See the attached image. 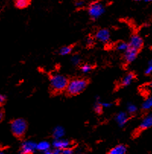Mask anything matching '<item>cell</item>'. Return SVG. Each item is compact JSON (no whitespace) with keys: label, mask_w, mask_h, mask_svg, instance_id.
Segmentation results:
<instances>
[{"label":"cell","mask_w":152,"mask_h":154,"mask_svg":"<svg viewBox=\"0 0 152 154\" xmlns=\"http://www.w3.org/2000/svg\"><path fill=\"white\" fill-rule=\"evenodd\" d=\"M90 83V79L85 77H76L69 81L66 89V95L69 97L76 96L84 92Z\"/></svg>","instance_id":"1"},{"label":"cell","mask_w":152,"mask_h":154,"mask_svg":"<svg viewBox=\"0 0 152 154\" xmlns=\"http://www.w3.org/2000/svg\"><path fill=\"white\" fill-rule=\"evenodd\" d=\"M69 79L60 74L52 75L49 78V91L52 95H58L65 92Z\"/></svg>","instance_id":"2"},{"label":"cell","mask_w":152,"mask_h":154,"mask_svg":"<svg viewBox=\"0 0 152 154\" xmlns=\"http://www.w3.org/2000/svg\"><path fill=\"white\" fill-rule=\"evenodd\" d=\"M11 130L14 136L21 139L26 134L28 130V123L23 118H17L11 122Z\"/></svg>","instance_id":"3"},{"label":"cell","mask_w":152,"mask_h":154,"mask_svg":"<svg viewBox=\"0 0 152 154\" xmlns=\"http://www.w3.org/2000/svg\"><path fill=\"white\" fill-rule=\"evenodd\" d=\"M152 125V117L151 115H149L145 118L144 120L142 121V122L140 124L139 127L137 128V129L133 132V136L134 137H139L141 134L142 133L143 131H145V130L148 129L151 127Z\"/></svg>","instance_id":"4"},{"label":"cell","mask_w":152,"mask_h":154,"mask_svg":"<svg viewBox=\"0 0 152 154\" xmlns=\"http://www.w3.org/2000/svg\"><path fill=\"white\" fill-rule=\"evenodd\" d=\"M103 12H104V8L103 5L99 2H94L89 6L88 13L92 18H97Z\"/></svg>","instance_id":"5"},{"label":"cell","mask_w":152,"mask_h":154,"mask_svg":"<svg viewBox=\"0 0 152 154\" xmlns=\"http://www.w3.org/2000/svg\"><path fill=\"white\" fill-rule=\"evenodd\" d=\"M128 45H129V48H133V49L136 50L139 53L144 47V41L139 35H132Z\"/></svg>","instance_id":"6"},{"label":"cell","mask_w":152,"mask_h":154,"mask_svg":"<svg viewBox=\"0 0 152 154\" xmlns=\"http://www.w3.org/2000/svg\"><path fill=\"white\" fill-rule=\"evenodd\" d=\"M139 54V53L136 50L128 48V49L125 51L124 55H123V62L125 63L126 66H128L129 64L133 63L137 58Z\"/></svg>","instance_id":"7"},{"label":"cell","mask_w":152,"mask_h":154,"mask_svg":"<svg viewBox=\"0 0 152 154\" xmlns=\"http://www.w3.org/2000/svg\"><path fill=\"white\" fill-rule=\"evenodd\" d=\"M37 144L32 141H25L21 144L20 154H33L36 150Z\"/></svg>","instance_id":"8"},{"label":"cell","mask_w":152,"mask_h":154,"mask_svg":"<svg viewBox=\"0 0 152 154\" xmlns=\"http://www.w3.org/2000/svg\"><path fill=\"white\" fill-rule=\"evenodd\" d=\"M136 77L137 76H136V73L134 72H129L122 79V80L120 81V82L118 85V87H119V89H121V88H123V87L128 86L136 79Z\"/></svg>","instance_id":"9"},{"label":"cell","mask_w":152,"mask_h":154,"mask_svg":"<svg viewBox=\"0 0 152 154\" xmlns=\"http://www.w3.org/2000/svg\"><path fill=\"white\" fill-rule=\"evenodd\" d=\"M110 38V34L109 30L106 28H102L99 31H97L96 35H95V38L98 40L99 41H101L103 43H106L109 41Z\"/></svg>","instance_id":"10"},{"label":"cell","mask_w":152,"mask_h":154,"mask_svg":"<svg viewBox=\"0 0 152 154\" xmlns=\"http://www.w3.org/2000/svg\"><path fill=\"white\" fill-rule=\"evenodd\" d=\"M71 145L70 141L67 140H62V139H57L53 142V146L54 148L58 149H66V148L69 147Z\"/></svg>","instance_id":"11"},{"label":"cell","mask_w":152,"mask_h":154,"mask_svg":"<svg viewBox=\"0 0 152 154\" xmlns=\"http://www.w3.org/2000/svg\"><path fill=\"white\" fill-rule=\"evenodd\" d=\"M126 151H127V146L126 145L119 144L112 148L107 154H126Z\"/></svg>","instance_id":"12"},{"label":"cell","mask_w":152,"mask_h":154,"mask_svg":"<svg viewBox=\"0 0 152 154\" xmlns=\"http://www.w3.org/2000/svg\"><path fill=\"white\" fill-rule=\"evenodd\" d=\"M129 117L128 116V115L124 112H121V113L118 114V115L116 116V122H118L119 125L120 127H123V125H126L127 123V122L129 121Z\"/></svg>","instance_id":"13"},{"label":"cell","mask_w":152,"mask_h":154,"mask_svg":"<svg viewBox=\"0 0 152 154\" xmlns=\"http://www.w3.org/2000/svg\"><path fill=\"white\" fill-rule=\"evenodd\" d=\"M15 6L19 9H24L31 4V0H14Z\"/></svg>","instance_id":"14"},{"label":"cell","mask_w":152,"mask_h":154,"mask_svg":"<svg viewBox=\"0 0 152 154\" xmlns=\"http://www.w3.org/2000/svg\"><path fill=\"white\" fill-rule=\"evenodd\" d=\"M36 149L37 150L45 152V151L50 149V144L48 142H46V141H42V142L39 143L37 144Z\"/></svg>","instance_id":"15"},{"label":"cell","mask_w":152,"mask_h":154,"mask_svg":"<svg viewBox=\"0 0 152 154\" xmlns=\"http://www.w3.org/2000/svg\"><path fill=\"white\" fill-rule=\"evenodd\" d=\"M74 47H75V45L62 47V48L60 49V51H59V54H60V55H62V56L68 55V54L72 53V51H73L74 49Z\"/></svg>","instance_id":"16"},{"label":"cell","mask_w":152,"mask_h":154,"mask_svg":"<svg viewBox=\"0 0 152 154\" xmlns=\"http://www.w3.org/2000/svg\"><path fill=\"white\" fill-rule=\"evenodd\" d=\"M65 134V131L62 128H56V129L53 131V133H52V136L53 137L55 138V140H57V139H60L62 136L64 135Z\"/></svg>","instance_id":"17"},{"label":"cell","mask_w":152,"mask_h":154,"mask_svg":"<svg viewBox=\"0 0 152 154\" xmlns=\"http://www.w3.org/2000/svg\"><path fill=\"white\" fill-rule=\"evenodd\" d=\"M152 106V98H148V99H146L144 102H143L142 105V112H148L151 108Z\"/></svg>","instance_id":"18"},{"label":"cell","mask_w":152,"mask_h":154,"mask_svg":"<svg viewBox=\"0 0 152 154\" xmlns=\"http://www.w3.org/2000/svg\"><path fill=\"white\" fill-rule=\"evenodd\" d=\"M95 68L94 65H91V64H88V63H85L84 65L81 66L80 69L83 72L86 73V72H91V71L93 70Z\"/></svg>","instance_id":"19"},{"label":"cell","mask_w":152,"mask_h":154,"mask_svg":"<svg viewBox=\"0 0 152 154\" xmlns=\"http://www.w3.org/2000/svg\"><path fill=\"white\" fill-rule=\"evenodd\" d=\"M129 48V45L127 43L123 42V41H119L116 44V49L117 51H126Z\"/></svg>","instance_id":"20"},{"label":"cell","mask_w":152,"mask_h":154,"mask_svg":"<svg viewBox=\"0 0 152 154\" xmlns=\"http://www.w3.org/2000/svg\"><path fill=\"white\" fill-rule=\"evenodd\" d=\"M94 112L97 115H101L103 113V105L100 103H97L94 106Z\"/></svg>","instance_id":"21"},{"label":"cell","mask_w":152,"mask_h":154,"mask_svg":"<svg viewBox=\"0 0 152 154\" xmlns=\"http://www.w3.org/2000/svg\"><path fill=\"white\" fill-rule=\"evenodd\" d=\"M128 111H129L130 115L133 116V115H134L135 113L137 112V108H136V107L134 105H130L128 107Z\"/></svg>","instance_id":"22"},{"label":"cell","mask_w":152,"mask_h":154,"mask_svg":"<svg viewBox=\"0 0 152 154\" xmlns=\"http://www.w3.org/2000/svg\"><path fill=\"white\" fill-rule=\"evenodd\" d=\"M60 154H74V150L71 148L68 147L66 149H62L60 152Z\"/></svg>","instance_id":"23"},{"label":"cell","mask_w":152,"mask_h":154,"mask_svg":"<svg viewBox=\"0 0 152 154\" xmlns=\"http://www.w3.org/2000/svg\"><path fill=\"white\" fill-rule=\"evenodd\" d=\"M61 150L60 149H55L53 150H50V149H48V150L45 151L44 154H60Z\"/></svg>","instance_id":"24"},{"label":"cell","mask_w":152,"mask_h":154,"mask_svg":"<svg viewBox=\"0 0 152 154\" xmlns=\"http://www.w3.org/2000/svg\"><path fill=\"white\" fill-rule=\"evenodd\" d=\"M5 100H6V98H5V95L0 94V105H4V103L5 102Z\"/></svg>","instance_id":"25"},{"label":"cell","mask_w":152,"mask_h":154,"mask_svg":"<svg viewBox=\"0 0 152 154\" xmlns=\"http://www.w3.org/2000/svg\"><path fill=\"white\" fill-rule=\"evenodd\" d=\"M151 70H152V66H151H151H149L148 68V69L145 70V75H150L151 72Z\"/></svg>","instance_id":"26"},{"label":"cell","mask_w":152,"mask_h":154,"mask_svg":"<svg viewBox=\"0 0 152 154\" xmlns=\"http://www.w3.org/2000/svg\"><path fill=\"white\" fill-rule=\"evenodd\" d=\"M4 115H5V114H4L3 111H2V110H0V122H2V120H3Z\"/></svg>","instance_id":"27"},{"label":"cell","mask_w":152,"mask_h":154,"mask_svg":"<svg viewBox=\"0 0 152 154\" xmlns=\"http://www.w3.org/2000/svg\"><path fill=\"white\" fill-rule=\"evenodd\" d=\"M0 154H5V153H4L3 152H2V151H0Z\"/></svg>","instance_id":"28"},{"label":"cell","mask_w":152,"mask_h":154,"mask_svg":"<svg viewBox=\"0 0 152 154\" xmlns=\"http://www.w3.org/2000/svg\"><path fill=\"white\" fill-rule=\"evenodd\" d=\"M146 2H151V0H145Z\"/></svg>","instance_id":"29"},{"label":"cell","mask_w":152,"mask_h":154,"mask_svg":"<svg viewBox=\"0 0 152 154\" xmlns=\"http://www.w3.org/2000/svg\"><path fill=\"white\" fill-rule=\"evenodd\" d=\"M135 1H141V0H135Z\"/></svg>","instance_id":"30"}]
</instances>
